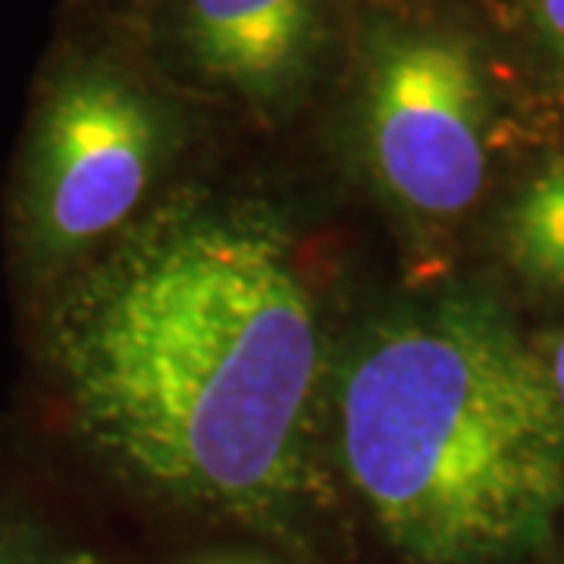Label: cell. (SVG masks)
Returning a JSON list of instances; mask_svg holds the SVG:
<instances>
[{
	"instance_id": "obj_6",
	"label": "cell",
	"mask_w": 564,
	"mask_h": 564,
	"mask_svg": "<svg viewBox=\"0 0 564 564\" xmlns=\"http://www.w3.org/2000/svg\"><path fill=\"white\" fill-rule=\"evenodd\" d=\"M502 239L527 280L564 289V154L545 163L508 204Z\"/></svg>"
},
{
	"instance_id": "obj_5",
	"label": "cell",
	"mask_w": 564,
	"mask_h": 564,
	"mask_svg": "<svg viewBox=\"0 0 564 564\" xmlns=\"http://www.w3.org/2000/svg\"><path fill=\"white\" fill-rule=\"evenodd\" d=\"M185 41L204 76L273 98L314 54L317 0H185Z\"/></svg>"
},
{
	"instance_id": "obj_4",
	"label": "cell",
	"mask_w": 564,
	"mask_h": 564,
	"mask_svg": "<svg viewBox=\"0 0 564 564\" xmlns=\"http://www.w3.org/2000/svg\"><path fill=\"white\" fill-rule=\"evenodd\" d=\"M367 163L421 220H455L486 180V82L474 47L445 32H389L361 88Z\"/></svg>"
},
{
	"instance_id": "obj_2",
	"label": "cell",
	"mask_w": 564,
	"mask_h": 564,
	"mask_svg": "<svg viewBox=\"0 0 564 564\" xmlns=\"http://www.w3.org/2000/svg\"><path fill=\"white\" fill-rule=\"evenodd\" d=\"M343 464L421 564L543 545L564 505V411L499 304L455 295L377 326L345 367Z\"/></svg>"
},
{
	"instance_id": "obj_8",
	"label": "cell",
	"mask_w": 564,
	"mask_h": 564,
	"mask_svg": "<svg viewBox=\"0 0 564 564\" xmlns=\"http://www.w3.org/2000/svg\"><path fill=\"white\" fill-rule=\"evenodd\" d=\"M530 10L549 54L564 63V0H530Z\"/></svg>"
},
{
	"instance_id": "obj_9",
	"label": "cell",
	"mask_w": 564,
	"mask_h": 564,
	"mask_svg": "<svg viewBox=\"0 0 564 564\" xmlns=\"http://www.w3.org/2000/svg\"><path fill=\"white\" fill-rule=\"evenodd\" d=\"M536 351H540V358H543L552 392H555V399H558V404H562L564 411V333L552 336L549 345H545V348H536Z\"/></svg>"
},
{
	"instance_id": "obj_3",
	"label": "cell",
	"mask_w": 564,
	"mask_h": 564,
	"mask_svg": "<svg viewBox=\"0 0 564 564\" xmlns=\"http://www.w3.org/2000/svg\"><path fill=\"white\" fill-rule=\"evenodd\" d=\"M161 158V120L117 69L76 63L47 85L22 170L20 226L39 267H66L126 226Z\"/></svg>"
},
{
	"instance_id": "obj_1",
	"label": "cell",
	"mask_w": 564,
	"mask_h": 564,
	"mask_svg": "<svg viewBox=\"0 0 564 564\" xmlns=\"http://www.w3.org/2000/svg\"><path fill=\"white\" fill-rule=\"evenodd\" d=\"M47 355L85 440L139 484L248 521L307 492L321 326L261 210L141 223L66 282Z\"/></svg>"
},
{
	"instance_id": "obj_7",
	"label": "cell",
	"mask_w": 564,
	"mask_h": 564,
	"mask_svg": "<svg viewBox=\"0 0 564 564\" xmlns=\"http://www.w3.org/2000/svg\"><path fill=\"white\" fill-rule=\"evenodd\" d=\"M0 564H91V558L54 552L22 527L0 521Z\"/></svg>"
}]
</instances>
